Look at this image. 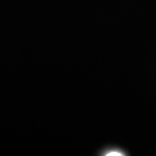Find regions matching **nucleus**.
Here are the masks:
<instances>
[{
	"label": "nucleus",
	"mask_w": 156,
	"mask_h": 156,
	"mask_svg": "<svg viewBox=\"0 0 156 156\" xmlns=\"http://www.w3.org/2000/svg\"><path fill=\"white\" fill-rule=\"evenodd\" d=\"M107 156H123L125 155V153L123 152H119V151H111V152H108V153H105Z\"/></svg>",
	"instance_id": "nucleus-1"
}]
</instances>
